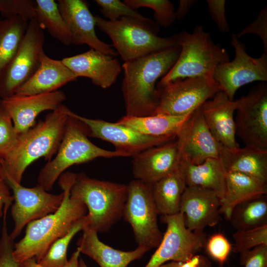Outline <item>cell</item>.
<instances>
[{"label":"cell","instance_id":"cell-1","mask_svg":"<svg viewBox=\"0 0 267 267\" xmlns=\"http://www.w3.org/2000/svg\"><path fill=\"white\" fill-rule=\"evenodd\" d=\"M180 48L177 45L124 62L122 91L126 115L145 117L154 114L158 103L156 83L171 69Z\"/></svg>","mask_w":267,"mask_h":267},{"label":"cell","instance_id":"cell-2","mask_svg":"<svg viewBox=\"0 0 267 267\" xmlns=\"http://www.w3.org/2000/svg\"><path fill=\"white\" fill-rule=\"evenodd\" d=\"M75 176V173L71 172L60 175L58 184L64 196L59 208L52 214L30 222L24 237L14 243L13 256L19 264L30 259L38 263L56 240L65 235L76 222L87 215L86 205L70 195Z\"/></svg>","mask_w":267,"mask_h":267},{"label":"cell","instance_id":"cell-3","mask_svg":"<svg viewBox=\"0 0 267 267\" xmlns=\"http://www.w3.org/2000/svg\"><path fill=\"white\" fill-rule=\"evenodd\" d=\"M70 111L62 103L44 120L19 134L14 147L0 159L5 178L21 183L24 172L33 162L42 157L51 160L62 140Z\"/></svg>","mask_w":267,"mask_h":267},{"label":"cell","instance_id":"cell-4","mask_svg":"<svg viewBox=\"0 0 267 267\" xmlns=\"http://www.w3.org/2000/svg\"><path fill=\"white\" fill-rule=\"evenodd\" d=\"M175 36L180 48L179 56L171 69L157 84V88L187 78L201 77L214 80L217 67L229 61L226 49L215 44L210 33L202 25L196 26L191 33L183 31Z\"/></svg>","mask_w":267,"mask_h":267},{"label":"cell","instance_id":"cell-5","mask_svg":"<svg viewBox=\"0 0 267 267\" xmlns=\"http://www.w3.org/2000/svg\"><path fill=\"white\" fill-rule=\"evenodd\" d=\"M94 17L96 26L109 36L124 62L178 45L175 35L158 36L159 25L150 19L123 17L109 21Z\"/></svg>","mask_w":267,"mask_h":267},{"label":"cell","instance_id":"cell-6","mask_svg":"<svg viewBox=\"0 0 267 267\" xmlns=\"http://www.w3.org/2000/svg\"><path fill=\"white\" fill-rule=\"evenodd\" d=\"M128 184L89 178L75 174L70 189L72 198L83 202L88 210V226L104 233L123 217Z\"/></svg>","mask_w":267,"mask_h":267},{"label":"cell","instance_id":"cell-7","mask_svg":"<svg viewBox=\"0 0 267 267\" xmlns=\"http://www.w3.org/2000/svg\"><path fill=\"white\" fill-rule=\"evenodd\" d=\"M89 129L70 111L64 134L55 157L48 161L38 177V184L46 191L51 190L56 180L69 167L96 158L127 157L120 152L100 148L88 138Z\"/></svg>","mask_w":267,"mask_h":267},{"label":"cell","instance_id":"cell-8","mask_svg":"<svg viewBox=\"0 0 267 267\" xmlns=\"http://www.w3.org/2000/svg\"><path fill=\"white\" fill-rule=\"evenodd\" d=\"M158 215L152 184L137 179L130 181L123 218L131 224L138 246L149 250L159 246L163 234L158 226Z\"/></svg>","mask_w":267,"mask_h":267},{"label":"cell","instance_id":"cell-9","mask_svg":"<svg viewBox=\"0 0 267 267\" xmlns=\"http://www.w3.org/2000/svg\"><path fill=\"white\" fill-rule=\"evenodd\" d=\"M44 29L35 18L28 22L15 54L0 76L1 99L14 94L39 68L44 53Z\"/></svg>","mask_w":267,"mask_h":267},{"label":"cell","instance_id":"cell-10","mask_svg":"<svg viewBox=\"0 0 267 267\" xmlns=\"http://www.w3.org/2000/svg\"><path fill=\"white\" fill-rule=\"evenodd\" d=\"M154 114L183 116L200 107L221 90L215 80L201 77L178 79L157 88Z\"/></svg>","mask_w":267,"mask_h":267},{"label":"cell","instance_id":"cell-11","mask_svg":"<svg viewBox=\"0 0 267 267\" xmlns=\"http://www.w3.org/2000/svg\"><path fill=\"white\" fill-rule=\"evenodd\" d=\"M160 220L166 224V230L144 267H158L168 261L186 262L204 248L206 234L188 229L182 213L161 216Z\"/></svg>","mask_w":267,"mask_h":267},{"label":"cell","instance_id":"cell-12","mask_svg":"<svg viewBox=\"0 0 267 267\" xmlns=\"http://www.w3.org/2000/svg\"><path fill=\"white\" fill-rule=\"evenodd\" d=\"M235 134L245 146L267 150V84L261 82L237 99Z\"/></svg>","mask_w":267,"mask_h":267},{"label":"cell","instance_id":"cell-13","mask_svg":"<svg viewBox=\"0 0 267 267\" xmlns=\"http://www.w3.org/2000/svg\"><path fill=\"white\" fill-rule=\"evenodd\" d=\"M231 44L235 49L234 59L219 65L214 78L221 90L229 99L234 100L241 87L255 81H267V53L264 52L258 58L250 56L245 45L235 34L231 35Z\"/></svg>","mask_w":267,"mask_h":267},{"label":"cell","instance_id":"cell-14","mask_svg":"<svg viewBox=\"0 0 267 267\" xmlns=\"http://www.w3.org/2000/svg\"><path fill=\"white\" fill-rule=\"evenodd\" d=\"M5 179L13 198L11 215L14 226L9 234L14 240L30 222L55 212L62 203L64 193L51 194L38 184L28 188L10 178Z\"/></svg>","mask_w":267,"mask_h":267},{"label":"cell","instance_id":"cell-15","mask_svg":"<svg viewBox=\"0 0 267 267\" xmlns=\"http://www.w3.org/2000/svg\"><path fill=\"white\" fill-rule=\"evenodd\" d=\"M73 115L87 126L89 136L99 138L112 143L115 147V150L124 153L127 157H132L148 148L177 138L149 136L117 122L89 119L74 113Z\"/></svg>","mask_w":267,"mask_h":267},{"label":"cell","instance_id":"cell-16","mask_svg":"<svg viewBox=\"0 0 267 267\" xmlns=\"http://www.w3.org/2000/svg\"><path fill=\"white\" fill-rule=\"evenodd\" d=\"M200 107L192 112L176 138L181 160L194 165L219 158L222 146L208 129Z\"/></svg>","mask_w":267,"mask_h":267},{"label":"cell","instance_id":"cell-17","mask_svg":"<svg viewBox=\"0 0 267 267\" xmlns=\"http://www.w3.org/2000/svg\"><path fill=\"white\" fill-rule=\"evenodd\" d=\"M132 157L134 179L152 184L175 171L181 161L176 139L148 148Z\"/></svg>","mask_w":267,"mask_h":267},{"label":"cell","instance_id":"cell-18","mask_svg":"<svg viewBox=\"0 0 267 267\" xmlns=\"http://www.w3.org/2000/svg\"><path fill=\"white\" fill-rule=\"evenodd\" d=\"M61 90L29 95L13 94L1 99L0 104L10 117L18 134L35 126L36 118L43 111H53L66 99Z\"/></svg>","mask_w":267,"mask_h":267},{"label":"cell","instance_id":"cell-19","mask_svg":"<svg viewBox=\"0 0 267 267\" xmlns=\"http://www.w3.org/2000/svg\"><path fill=\"white\" fill-rule=\"evenodd\" d=\"M220 198L214 191L198 186H186L181 198L179 212L190 230L202 232L222 220Z\"/></svg>","mask_w":267,"mask_h":267},{"label":"cell","instance_id":"cell-20","mask_svg":"<svg viewBox=\"0 0 267 267\" xmlns=\"http://www.w3.org/2000/svg\"><path fill=\"white\" fill-rule=\"evenodd\" d=\"M59 10L71 34L72 44H87L106 54L116 56L111 45L101 41L95 32V17L83 0H58Z\"/></svg>","mask_w":267,"mask_h":267},{"label":"cell","instance_id":"cell-21","mask_svg":"<svg viewBox=\"0 0 267 267\" xmlns=\"http://www.w3.org/2000/svg\"><path fill=\"white\" fill-rule=\"evenodd\" d=\"M61 61L78 78H89L94 85L104 89L116 82L122 70L118 59L92 48Z\"/></svg>","mask_w":267,"mask_h":267},{"label":"cell","instance_id":"cell-22","mask_svg":"<svg viewBox=\"0 0 267 267\" xmlns=\"http://www.w3.org/2000/svg\"><path fill=\"white\" fill-rule=\"evenodd\" d=\"M237 100H230L220 90L200 107L203 118L210 131L223 146L239 147L235 139L234 113Z\"/></svg>","mask_w":267,"mask_h":267},{"label":"cell","instance_id":"cell-23","mask_svg":"<svg viewBox=\"0 0 267 267\" xmlns=\"http://www.w3.org/2000/svg\"><path fill=\"white\" fill-rule=\"evenodd\" d=\"M82 231L83 234L77 243V248L100 267H127L149 251L141 246L130 251L116 249L101 242L98 237V232L90 226H86Z\"/></svg>","mask_w":267,"mask_h":267},{"label":"cell","instance_id":"cell-24","mask_svg":"<svg viewBox=\"0 0 267 267\" xmlns=\"http://www.w3.org/2000/svg\"><path fill=\"white\" fill-rule=\"evenodd\" d=\"M77 79L61 60L51 58L44 53L35 73L14 94L29 95L53 92Z\"/></svg>","mask_w":267,"mask_h":267},{"label":"cell","instance_id":"cell-25","mask_svg":"<svg viewBox=\"0 0 267 267\" xmlns=\"http://www.w3.org/2000/svg\"><path fill=\"white\" fill-rule=\"evenodd\" d=\"M219 158L227 172L241 173L267 182V150L222 145Z\"/></svg>","mask_w":267,"mask_h":267},{"label":"cell","instance_id":"cell-26","mask_svg":"<svg viewBox=\"0 0 267 267\" xmlns=\"http://www.w3.org/2000/svg\"><path fill=\"white\" fill-rule=\"evenodd\" d=\"M267 193V182L241 173L227 172L225 192L221 200L220 213L229 221L236 206Z\"/></svg>","mask_w":267,"mask_h":267},{"label":"cell","instance_id":"cell-27","mask_svg":"<svg viewBox=\"0 0 267 267\" xmlns=\"http://www.w3.org/2000/svg\"><path fill=\"white\" fill-rule=\"evenodd\" d=\"M182 161L186 186L211 190L217 194L221 201L225 192L227 172L219 158H208L197 165Z\"/></svg>","mask_w":267,"mask_h":267},{"label":"cell","instance_id":"cell-28","mask_svg":"<svg viewBox=\"0 0 267 267\" xmlns=\"http://www.w3.org/2000/svg\"><path fill=\"white\" fill-rule=\"evenodd\" d=\"M183 162L171 174L152 184V194L158 215L178 213L182 195L186 187Z\"/></svg>","mask_w":267,"mask_h":267},{"label":"cell","instance_id":"cell-29","mask_svg":"<svg viewBox=\"0 0 267 267\" xmlns=\"http://www.w3.org/2000/svg\"><path fill=\"white\" fill-rule=\"evenodd\" d=\"M192 113L183 116L155 114L145 117L125 115L116 122L136 132L155 137H174Z\"/></svg>","mask_w":267,"mask_h":267},{"label":"cell","instance_id":"cell-30","mask_svg":"<svg viewBox=\"0 0 267 267\" xmlns=\"http://www.w3.org/2000/svg\"><path fill=\"white\" fill-rule=\"evenodd\" d=\"M35 18L54 39L65 45L72 44L69 29L54 0H36Z\"/></svg>","mask_w":267,"mask_h":267},{"label":"cell","instance_id":"cell-31","mask_svg":"<svg viewBox=\"0 0 267 267\" xmlns=\"http://www.w3.org/2000/svg\"><path fill=\"white\" fill-rule=\"evenodd\" d=\"M229 221L235 231L250 229L267 224V195L236 206Z\"/></svg>","mask_w":267,"mask_h":267},{"label":"cell","instance_id":"cell-32","mask_svg":"<svg viewBox=\"0 0 267 267\" xmlns=\"http://www.w3.org/2000/svg\"><path fill=\"white\" fill-rule=\"evenodd\" d=\"M28 24L19 17L0 19V76L15 54Z\"/></svg>","mask_w":267,"mask_h":267},{"label":"cell","instance_id":"cell-33","mask_svg":"<svg viewBox=\"0 0 267 267\" xmlns=\"http://www.w3.org/2000/svg\"><path fill=\"white\" fill-rule=\"evenodd\" d=\"M88 224L86 215L76 222L65 235L56 240L38 263L42 267H65L68 263L67 251L70 242Z\"/></svg>","mask_w":267,"mask_h":267},{"label":"cell","instance_id":"cell-34","mask_svg":"<svg viewBox=\"0 0 267 267\" xmlns=\"http://www.w3.org/2000/svg\"><path fill=\"white\" fill-rule=\"evenodd\" d=\"M131 7L137 9L148 7L154 10V17L158 25L167 28L177 20L172 3L168 0H124Z\"/></svg>","mask_w":267,"mask_h":267},{"label":"cell","instance_id":"cell-35","mask_svg":"<svg viewBox=\"0 0 267 267\" xmlns=\"http://www.w3.org/2000/svg\"><path fill=\"white\" fill-rule=\"evenodd\" d=\"M233 238L234 243L232 251L235 253L267 245V224L250 229L235 231Z\"/></svg>","mask_w":267,"mask_h":267},{"label":"cell","instance_id":"cell-36","mask_svg":"<svg viewBox=\"0 0 267 267\" xmlns=\"http://www.w3.org/2000/svg\"><path fill=\"white\" fill-rule=\"evenodd\" d=\"M35 0H0V12L6 18L19 17L29 22L35 18Z\"/></svg>","mask_w":267,"mask_h":267},{"label":"cell","instance_id":"cell-37","mask_svg":"<svg viewBox=\"0 0 267 267\" xmlns=\"http://www.w3.org/2000/svg\"><path fill=\"white\" fill-rule=\"evenodd\" d=\"M100 7L102 14L109 21H115L123 17H132L145 19L136 9H134L126 3L119 0H95Z\"/></svg>","mask_w":267,"mask_h":267},{"label":"cell","instance_id":"cell-38","mask_svg":"<svg viewBox=\"0 0 267 267\" xmlns=\"http://www.w3.org/2000/svg\"><path fill=\"white\" fill-rule=\"evenodd\" d=\"M18 136L10 117L0 104V159L14 147Z\"/></svg>","mask_w":267,"mask_h":267},{"label":"cell","instance_id":"cell-39","mask_svg":"<svg viewBox=\"0 0 267 267\" xmlns=\"http://www.w3.org/2000/svg\"><path fill=\"white\" fill-rule=\"evenodd\" d=\"M208 254L222 266L226 261L232 246L222 233H216L207 238L205 247Z\"/></svg>","mask_w":267,"mask_h":267},{"label":"cell","instance_id":"cell-40","mask_svg":"<svg viewBox=\"0 0 267 267\" xmlns=\"http://www.w3.org/2000/svg\"><path fill=\"white\" fill-rule=\"evenodd\" d=\"M7 212H4L0 238V267H22L13 256L14 240L8 232L6 222Z\"/></svg>","mask_w":267,"mask_h":267},{"label":"cell","instance_id":"cell-41","mask_svg":"<svg viewBox=\"0 0 267 267\" xmlns=\"http://www.w3.org/2000/svg\"><path fill=\"white\" fill-rule=\"evenodd\" d=\"M252 33L257 35L263 43L264 52L267 53V6H265L259 12L256 19L241 31L236 36H242Z\"/></svg>","mask_w":267,"mask_h":267},{"label":"cell","instance_id":"cell-42","mask_svg":"<svg viewBox=\"0 0 267 267\" xmlns=\"http://www.w3.org/2000/svg\"><path fill=\"white\" fill-rule=\"evenodd\" d=\"M240 254L244 267H267V245H262Z\"/></svg>","mask_w":267,"mask_h":267},{"label":"cell","instance_id":"cell-43","mask_svg":"<svg viewBox=\"0 0 267 267\" xmlns=\"http://www.w3.org/2000/svg\"><path fill=\"white\" fill-rule=\"evenodd\" d=\"M210 14L216 24L219 30L222 33L229 30L226 16L224 0H207Z\"/></svg>","mask_w":267,"mask_h":267},{"label":"cell","instance_id":"cell-44","mask_svg":"<svg viewBox=\"0 0 267 267\" xmlns=\"http://www.w3.org/2000/svg\"><path fill=\"white\" fill-rule=\"evenodd\" d=\"M158 267H212V266L207 257L196 254L186 262L170 261Z\"/></svg>","mask_w":267,"mask_h":267},{"label":"cell","instance_id":"cell-45","mask_svg":"<svg viewBox=\"0 0 267 267\" xmlns=\"http://www.w3.org/2000/svg\"><path fill=\"white\" fill-rule=\"evenodd\" d=\"M10 188L6 180L3 170L0 171V218L4 207L9 208L13 201Z\"/></svg>","mask_w":267,"mask_h":267},{"label":"cell","instance_id":"cell-46","mask_svg":"<svg viewBox=\"0 0 267 267\" xmlns=\"http://www.w3.org/2000/svg\"><path fill=\"white\" fill-rule=\"evenodd\" d=\"M80 251L79 249L74 251L71 255L68 263L65 267H79V260ZM22 267H42L34 259H30L20 264Z\"/></svg>","mask_w":267,"mask_h":267},{"label":"cell","instance_id":"cell-47","mask_svg":"<svg viewBox=\"0 0 267 267\" xmlns=\"http://www.w3.org/2000/svg\"><path fill=\"white\" fill-rule=\"evenodd\" d=\"M197 1L195 0H180L177 11H176L177 19L183 18L188 12L191 6Z\"/></svg>","mask_w":267,"mask_h":267},{"label":"cell","instance_id":"cell-48","mask_svg":"<svg viewBox=\"0 0 267 267\" xmlns=\"http://www.w3.org/2000/svg\"><path fill=\"white\" fill-rule=\"evenodd\" d=\"M79 267H89L85 263L82 258H80L79 260Z\"/></svg>","mask_w":267,"mask_h":267},{"label":"cell","instance_id":"cell-49","mask_svg":"<svg viewBox=\"0 0 267 267\" xmlns=\"http://www.w3.org/2000/svg\"><path fill=\"white\" fill-rule=\"evenodd\" d=\"M3 170L2 169L0 161V171Z\"/></svg>","mask_w":267,"mask_h":267}]
</instances>
